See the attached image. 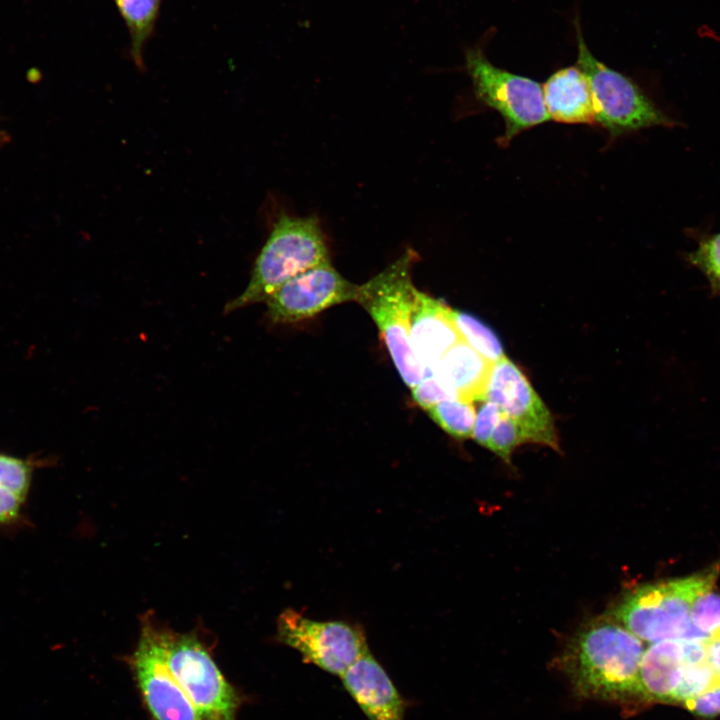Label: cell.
I'll list each match as a JSON object with an SVG mask.
<instances>
[{
  "instance_id": "2",
  "label": "cell",
  "mask_w": 720,
  "mask_h": 720,
  "mask_svg": "<svg viewBox=\"0 0 720 720\" xmlns=\"http://www.w3.org/2000/svg\"><path fill=\"white\" fill-rule=\"evenodd\" d=\"M720 567L684 578L645 584L627 594L613 618L642 641L705 639L691 622V607L704 590L715 586Z\"/></svg>"
},
{
  "instance_id": "24",
  "label": "cell",
  "mask_w": 720,
  "mask_h": 720,
  "mask_svg": "<svg viewBox=\"0 0 720 720\" xmlns=\"http://www.w3.org/2000/svg\"><path fill=\"white\" fill-rule=\"evenodd\" d=\"M691 262L710 279L720 280V233L703 241L690 255Z\"/></svg>"
},
{
  "instance_id": "4",
  "label": "cell",
  "mask_w": 720,
  "mask_h": 720,
  "mask_svg": "<svg viewBox=\"0 0 720 720\" xmlns=\"http://www.w3.org/2000/svg\"><path fill=\"white\" fill-rule=\"evenodd\" d=\"M417 253L407 249L383 271L358 285L356 302L376 324L404 383L411 389L425 372L410 345V322L416 288L411 278Z\"/></svg>"
},
{
  "instance_id": "9",
  "label": "cell",
  "mask_w": 720,
  "mask_h": 720,
  "mask_svg": "<svg viewBox=\"0 0 720 720\" xmlns=\"http://www.w3.org/2000/svg\"><path fill=\"white\" fill-rule=\"evenodd\" d=\"M144 703L154 720H200L172 672L163 629L145 617L135 651L129 659Z\"/></svg>"
},
{
  "instance_id": "5",
  "label": "cell",
  "mask_w": 720,
  "mask_h": 720,
  "mask_svg": "<svg viewBox=\"0 0 720 720\" xmlns=\"http://www.w3.org/2000/svg\"><path fill=\"white\" fill-rule=\"evenodd\" d=\"M578 67L586 76L593 98L595 123L611 137L674 122L630 78L597 60L577 25Z\"/></svg>"
},
{
  "instance_id": "25",
  "label": "cell",
  "mask_w": 720,
  "mask_h": 720,
  "mask_svg": "<svg viewBox=\"0 0 720 720\" xmlns=\"http://www.w3.org/2000/svg\"><path fill=\"white\" fill-rule=\"evenodd\" d=\"M412 398L419 407L425 410L442 401L456 399L431 372L426 373L421 381L412 388Z\"/></svg>"
},
{
  "instance_id": "23",
  "label": "cell",
  "mask_w": 720,
  "mask_h": 720,
  "mask_svg": "<svg viewBox=\"0 0 720 720\" xmlns=\"http://www.w3.org/2000/svg\"><path fill=\"white\" fill-rule=\"evenodd\" d=\"M522 443L516 424L502 413L486 448L493 451L507 463H510L512 452Z\"/></svg>"
},
{
  "instance_id": "22",
  "label": "cell",
  "mask_w": 720,
  "mask_h": 720,
  "mask_svg": "<svg viewBox=\"0 0 720 720\" xmlns=\"http://www.w3.org/2000/svg\"><path fill=\"white\" fill-rule=\"evenodd\" d=\"M715 674L707 661L685 664L682 679L674 692L671 704H684L705 692L712 685Z\"/></svg>"
},
{
  "instance_id": "11",
  "label": "cell",
  "mask_w": 720,
  "mask_h": 720,
  "mask_svg": "<svg viewBox=\"0 0 720 720\" xmlns=\"http://www.w3.org/2000/svg\"><path fill=\"white\" fill-rule=\"evenodd\" d=\"M357 293L358 285L346 280L328 262L291 278L265 302L273 323L290 324L312 318L335 305L356 302Z\"/></svg>"
},
{
  "instance_id": "18",
  "label": "cell",
  "mask_w": 720,
  "mask_h": 720,
  "mask_svg": "<svg viewBox=\"0 0 720 720\" xmlns=\"http://www.w3.org/2000/svg\"><path fill=\"white\" fill-rule=\"evenodd\" d=\"M451 317L462 340L489 362L494 364L505 356L496 334L479 319L458 310H451Z\"/></svg>"
},
{
  "instance_id": "27",
  "label": "cell",
  "mask_w": 720,
  "mask_h": 720,
  "mask_svg": "<svg viewBox=\"0 0 720 720\" xmlns=\"http://www.w3.org/2000/svg\"><path fill=\"white\" fill-rule=\"evenodd\" d=\"M501 410L492 402L485 401L476 415L472 437L480 445L487 447L491 435L500 420Z\"/></svg>"
},
{
  "instance_id": "14",
  "label": "cell",
  "mask_w": 720,
  "mask_h": 720,
  "mask_svg": "<svg viewBox=\"0 0 720 720\" xmlns=\"http://www.w3.org/2000/svg\"><path fill=\"white\" fill-rule=\"evenodd\" d=\"M492 367L493 363L460 340L442 356L431 373L457 400L485 401Z\"/></svg>"
},
{
  "instance_id": "6",
  "label": "cell",
  "mask_w": 720,
  "mask_h": 720,
  "mask_svg": "<svg viewBox=\"0 0 720 720\" xmlns=\"http://www.w3.org/2000/svg\"><path fill=\"white\" fill-rule=\"evenodd\" d=\"M464 60L476 98L504 120L505 132L497 139L500 146L550 119L538 82L493 65L480 47L467 49Z\"/></svg>"
},
{
  "instance_id": "7",
  "label": "cell",
  "mask_w": 720,
  "mask_h": 720,
  "mask_svg": "<svg viewBox=\"0 0 720 720\" xmlns=\"http://www.w3.org/2000/svg\"><path fill=\"white\" fill-rule=\"evenodd\" d=\"M169 666L200 720H236L240 704L208 648L192 633L163 629Z\"/></svg>"
},
{
  "instance_id": "12",
  "label": "cell",
  "mask_w": 720,
  "mask_h": 720,
  "mask_svg": "<svg viewBox=\"0 0 720 720\" xmlns=\"http://www.w3.org/2000/svg\"><path fill=\"white\" fill-rule=\"evenodd\" d=\"M451 308L442 300L416 289L410 322V345L425 374L442 356L462 340Z\"/></svg>"
},
{
  "instance_id": "19",
  "label": "cell",
  "mask_w": 720,
  "mask_h": 720,
  "mask_svg": "<svg viewBox=\"0 0 720 720\" xmlns=\"http://www.w3.org/2000/svg\"><path fill=\"white\" fill-rule=\"evenodd\" d=\"M426 411L430 418L449 435L458 439L472 437L476 419L472 402L445 400Z\"/></svg>"
},
{
  "instance_id": "8",
  "label": "cell",
  "mask_w": 720,
  "mask_h": 720,
  "mask_svg": "<svg viewBox=\"0 0 720 720\" xmlns=\"http://www.w3.org/2000/svg\"><path fill=\"white\" fill-rule=\"evenodd\" d=\"M277 638L298 651L306 663L339 677L369 651L358 627L342 621L313 620L293 609L280 614Z\"/></svg>"
},
{
  "instance_id": "30",
  "label": "cell",
  "mask_w": 720,
  "mask_h": 720,
  "mask_svg": "<svg viewBox=\"0 0 720 720\" xmlns=\"http://www.w3.org/2000/svg\"><path fill=\"white\" fill-rule=\"evenodd\" d=\"M713 286H714V288H716V289H718V290L720 291V280L717 281V282H715V283L713 284Z\"/></svg>"
},
{
  "instance_id": "28",
  "label": "cell",
  "mask_w": 720,
  "mask_h": 720,
  "mask_svg": "<svg viewBox=\"0 0 720 720\" xmlns=\"http://www.w3.org/2000/svg\"><path fill=\"white\" fill-rule=\"evenodd\" d=\"M25 500L0 487V527H16L23 523Z\"/></svg>"
},
{
  "instance_id": "16",
  "label": "cell",
  "mask_w": 720,
  "mask_h": 720,
  "mask_svg": "<svg viewBox=\"0 0 720 720\" xmlns=\"http://www.w3.org/2000/svg\"><path fill=\"white\" fill-rule=\"evenodd\" d=\"M681 640H665L644 650L639 681L645 704H671L684 672Z\"/></svg>"
},
{
  "instance_id": "20",
  "label": "cell",
  "mask_w": 720,
  "mask_h": 720,
  "mask_svg": "<svg viewBox=\"0 0 720 720\" xmlns=\"http://www.w3.org/2000/svg\"><path fill=\"white\" fill-rule=\"evenodd\" d=\"M47 464V460L19 458L0 453V487L25 500L29 494L34 471Z\"/></svg>"
},
{
  "instance_id": "17",
  "label": "cell",
  "mask_w": 720,
  "mask_h": 720,
  "mask_svg": "<svg viewBox=\"0 0 720 720\" xmlns=\"http://www.w3.org/2000/svg\"><path fill=\"white\" fill-rule=\"evenodd\" d=\"M127 28L130 56L138 69L144 68V49L155 31L162 0H113Z\"/></svg>"
},
{
  "instance_id": "10",
  "label": "cell",
  "mask_w": 720,
  "mask_h": 720,
  "mask_svg": "<svg viewBox=\"0 0 720 720\" xmlns=\"http://www.w3.org/2000/svg\"><path fill=\"white\" fill-rule=\"evenodd\" d=\"M485 401L494 403L516 424L523 443L559 450L553 417L521 369L506 356L493 364Z\"/></svg>"
},
{
  "instance_id": "1",
  "label": "cell",
  "mask_w": 720,
  "mask_h": 720,
  "mask_svg": "<svg viewBox=\"0 0 720 720\" xmlns=\"http://www.w3.org/2000/svg\"><path fill=\"white\" fill-rule=\"evenodd\" d=\"M643 653L642 640L613 617L601 618L570 639L560 664L578 696L645 704L639 681Z\"/></svg>"
},
{
  "instance_id": "13",
  "label": "cell",
  "mask_w": 720,
  "mask_h": 720,
  "mask_svg": "<svg viewBox=\"0 0 720 720\" xmlns=\"http://www.w3.org/2000/svg\"><path fill=\"white\" fill-rule=\"evenodd\" d=\"M340 678L368 720H404V699L369 651Z\"/></svg>"
},
{
  "instance_id": "26",
  "label": "cell",
  "mask_w": 720,
  "mask_h": 720,
  "mask_svg": "<svg viewBox=\"0 0 720 720\" xmlns=\"http://www.w3.org/2000/svg\"><path fill=\"white\" fill-rule=\"evenodd\" d=\"M683 706L696 716L712 718L720 715V676L699 696L686 701Z\"/></svg>"
},
{
  "instance_id": "3",
  "label": "cell",
  "mask_w": 720,
  "mask_h": 720,
  "mask_svg": "<svg viewBox=\"0 0 720 720\" xmlns=\"http://www.w3.org/2000/svg\"><path fill=\"white\" fill-rule=\"evenodd\" d=\"M330 262L325 236L316 217L281 214L261 249L246 289L225 312L266 301L291 278Z\"/></svg>"
},
{
  "instance_id": "29",
  "label": "cell",
  "mask_w": 720,
  "mask_h": 720,
  "mask_svg": "<svg viewBox=\"0 0 720 720\" xmlns=\"http://www.w3.org/2000/svg\"><path fill=\"white\" fill-rule=\"evenodd\" d=\"M707 662L716 677L720 676V630L706 640Z\"/></svg>"
},
{
  "instance_id": "21",
  "label": "cell",
  "mask_w": 720,
  "mask_h": 720,
  "mask_svg": "<svg viewBox=\"0 0 720 720\" xmlns=\"http://www.w3.org/2000/svg\"><path fill=\"white\" fill-rule=\"evenodd\" d=\"M691 622L705 639L720 630V593L714 586L704 590L693 601Z\"/></svg>"
},
{
  "instance_id": "15",
  "label": "cell",
  "mask_w": 720,
  "mask_h": 720,
  "mask_svg": "<svg viewBox=\"0 0 720 720\" xmlns=\"http://www.w3.org/2000/svg\"><path fill=\"white\" fill-rule=\"evenodd\" d=\"M544 103L552 120L565 124H596L591 89L578 66L553 73L542 86Z\"/></svg>"
}]
</instances>
